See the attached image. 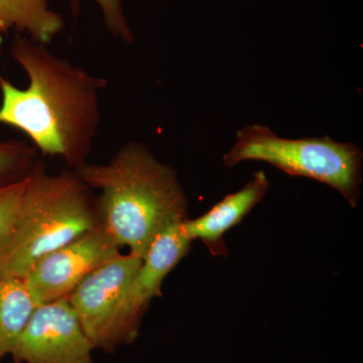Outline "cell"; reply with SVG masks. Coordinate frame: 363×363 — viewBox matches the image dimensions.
I'll use <instances>...</instances> for the list:
<instances>
[{
	"mask_svg": "<svg viewBox=\"0 0 363 363\" xmlns=\"http://www.w3.org/2000/svg\"><path fill=\"white\" fill-rule=\"evenodd\" d=\"M11 56L28 85L21 89L0 75V123L25 133L37 150L61 157L69 169L86 164L99 131V96L106 79L21 33L14 35Z\"/></svg>",
	"mask_w": 363,
	"mask_h": 363,
	"instance_id": "cell-1",
	"label": "cell"
},
{
	"mask_svg": "<svg viewBox=\"0 0 363 363\" xmlns=\"http://www.w3.org/2000/svg\"><path fill=\"white\" fill-rule=\"evenodd\" d=\"M74 171L99 191L102 225L119 247L140 259L162 229L188 218L187 197L175 169L145 143H125L106 164L86 162Z\"/></svg>",
	"mask_w": 363,
	"mask_h": 363,
	"instance_id": "cell-2",
	"label": "cell"
},
{
	"mask_svg": "<svg viewBox=\"0 0 363 363\" xmlns=\"http://www.w3.org/2000/svg\"><path fill=\"white\" fill-rule=\"evenodd\" d=\"M101 224L96 196L77 173L48 174L40 160L28 176L0 276L23 279L40 257Z\"/></svg>",
	"mask_w": 363,
	"mask_h": 363,
	"instance_id": "cell-3",
	"label": "cell"
},
{
	"mask_svg": "<svg viewBox=\"0 0 363 363\" xmlns=\"http://www.w3.org/2000/svg\"><path fill=\"white\" fill-rule=\"evenodd\" d=\"M362 157L355 143L335 142L329 136L290 140L253 124L238 131L223 162L228 168L245 161L267 162L288 175L330 186L355 208L362 196Z\"/></svg>",
	"mask_w": 363,
	"mask_h": 363,
	"instance_id": "cell-4",
	"label": "cell"
},
{
	"mask_svg": "<svg viewBox=\"0 0 363 363\" xmlns=\"http://www.w3.org/2000/svg\"><path fill=\"white\" fill-rule=\"evenodd\" d=\"M142 260L119 252L67 297L95 350L112 352L138 338L142 319L133 312L130 291Z\"/></svg>",
	"mask_w": 363,
	"mask_h": 363,
	"instance_id": "cell-5",
	"label": "cell"
},
{
	"mask_svg": "<svg viewBox=\"0 0 363 363\" xmlns=\"http://www.w3.org/2000/svg\"><path fill=\"white\" fill-rule=\"evenodd\" d=\"M121 252L104 225L48 253L23 279L37 306L66 298L91 272Z\"/></svg>",
	"mask_w": 363,
	"mask_h": 363,
	"instance_id": "cell-6",
	"label": "cell"
},
{
	"mask_svg": "<svg viewBox=\"0 0 363 363\" xmlns=\"http://www.w3.org/2000/svg\"><path fill=\"white\" fill-rule=\"evenodd\" d=\"M68 298L38 306L14 346V363H95Z\"/></svg>",
	"mask_w": 363,
	"mask_h": 363,
	"instance_id": "cell-7",
	"label": "cell"
},
{
	"mask_svg": "<svg viewBox=\"0 0 363 363\" xmlns=\"http://www.w3.org/2000/svg\"><path fill=\"white\" fill-rule=\"evenodd\" d=\"M269 188V181L264 171L255 174L241 190L227 195L209 211L195 219L182 222L184 233L191 240H201L213 255H227L224 234L238 225L255 205L262 201Z\"/></svg>",
	"mask_w": 363,
	"mask_h": 363,
	"instance_id": "cell-8",
	"label": "cell"
},
{
	"mask_svg": "<svg viewBox=\"0 0 363 363\" xmlns=\"http://www.w3.org/2000/svg\"><path fill=\"white\" fill-rule=\"evenodd\" d=\"M183 221L162 229L143 255L130 291L133 312L140 319L149 309L150 302L162 295L164 279L190 252L193 241L184 233Z\"/></svg>",
	"mask_w": 363,
	"mask_h": 363,
	"instance_id": "cell-9",
	"label": "cell"
},
{
	"mask_svg": "<svg viewBox=\"0 0 363 363\" xmlns=\"http://www.w3.org/2000/svg\"><path fill=\"white\" fill-rule=\"evenodd\" d=\"M61 14L50 9L49 0H0V30H16L30 40L49 45L63 30Z\"/></svg>",
	"mask_w": 363,
	"mask_h": 363,
	"instance_id": "cell-10",
	"label": "cell"
},
{
	"mask_svg": "<svg viewBox=\"0 0 363 363\" xmlns=\"http://www.w3.org/2000/svg\"><path fill=\"white\" fill-rule=\"evenodd\" d=\"M37 307L23 279L0 276V363L13 352Z\"/></svg>",
	"mask_w": 363,
	"mask_h": 363,
	"instance_id": "cell-11",
	"label": "cell"
},
{
	"mask_svg": "<svg viewBox=\"0 0 363 363\" xmlns=\"http://www.w3.org/2000/svg\"><path fill=\"white\" fill-rule=\"evenodd\" d=\"M39 161L33 145L21 140H0V187L30 176Z\"/></svg>",
	"mask_w": 363,
	"mask_h": 363,
	"instance_id": "cell-12",
	"label": "cell"
},
{
	"mask_svg": "<svg viewBox=\"0 0 363 363\" xmlns=\"http://www.w3.org/2000/svg\"><path fill=\"white\" fill-rule=\"evenodd\" d=\"M28 179L26 177L23 180L0 187V271L11 250L16 216Z\"/></svg>",
	"mask_w": 363,
	"mask_h": 363,
	"instance_id": "cell-13",
	"label": "cell"
},
{
	"mask_svg": "<svg viewBox=\"0 0 363 363\" xmlns=\"http://www.w3.org/2000/svg\"><path fill=\"white\" fill-rule=\"evenodd\" d=\"M101 9L105 25L109 32L116 38L126 43H133L135 40L131 32L125 14L123 11V0H95ZM73 9H77L78 0H72Z\"/></svg>",
	"mask_w": 363,
	"mask_h": 363,
	"instance_id": "cell-14",
	"label": "cell"
},
{
	"mask_svg": "<svg viewBox=\"0 0 363 363\" xmlns=\"http://www.w3.org/2000/svg\"><path fill=\"white\" fill-rule=\"evenodd\" d=\"M4 40V33H2L1 30H0V43Z\"/></svg>",
	"mask_w": 363,
	"mask_h": 363,
	"instance_id": "cell-15",
	"label": "cell"
}]
</instances>
